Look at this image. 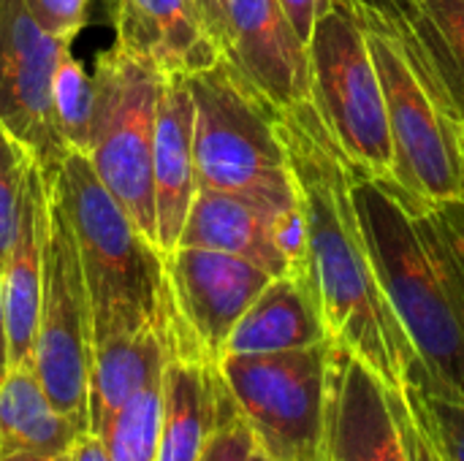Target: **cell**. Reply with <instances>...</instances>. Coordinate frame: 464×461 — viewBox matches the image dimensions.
<instances>
[{"label":"cell","instance_id":"6da1fadb","mask_svg":"<svg viewBox=\"0 0 464 461\" xmlns=\"http://www.w3.org/2000/svg\"><path fill=\"white\" fill-rule=\"evenodd\" d=\"M277 130L304 217V280L332 345L362 361L392 391H427V372L383 293L367 247L353 196L356 171L310 98L280 109Z\"/></svg>","mask_w":464,"mask_h":461},{"label":"cell","instance_id":"7a4b0ae2","mask_svg":"<svg viewBox=\"0 0 464 461\" xmlns=\"http://www.w3.org/2000/svg\"><path fill=\"white\" fill-rule=\"evenodd\" d=\"M359 220L424 372L427 394L464 402V198L421 201L356 174Z\"/></svg>","mask_w":464,"mask_h":461},{"label":"cell","instance_id":"3957f363","mask_svg":"<svg viewBox=\"0 0 464 461\" xmlns=\"http://www.w3.org/2000/svg\"><path fill=\"white\" fill-rule=\"evenodd\" d=\"M54 185L76 236L95 348L158 321L166 291L158 245L120 206L82 152H65Z\"/></svg>","mask_w":464,"mask_h":461},{"label":"cell","instance_id":"277c9868","mask_svg":"<svg viewBox=\"0 0 464 461\" xmlns=\"http://www.w3.org/2000/svg\"><path fill=\"white\" fill-rule=\"evenodd\" d=\"M188 87L196 187L237 193L275 209L296 206L299 196L277 130V109L226 57L188 76Z\"/></svg>","mask_w":464,"mask_h":461},{"label":"cell","instance_id":"5b68a950","mask_svg":"<svg viewBox=\"0 0 464 461\" xmlns=\"http://www.w3.org/2000/svg\"><path fill=\"white\" fill-rule=\"evenodd\" d=\"M332 356L334 345L326 340L310 348L218 361L256 446L275 461H324Z\"/></svg>","mask_w":464,"mask_h":461},{"label":"cell","instance_id":"8992f818","mask_svg":"<svg viewBox=\"0 0 464 461\" xmlns=\"http://www.w3.org/2000/svg\"><path fill=\"white\" fill-rule=\"evenodd\" d=\"M163 73L117 43L92 71L95 106L84 158L98 179L155 242L152 144Z\"/></svg>","mask_w":464,"mask_h":461},{"label":"cell","instance_id":"52a82bcc","mask_svg":"<svg viewBox=\"0 0 464 461\" xmlns=\"http://www.w3.org/2000/svg\"><path fill=\"white\" fill-rule=\"evenodd\" d=\"M310 103L356 174L386 179L392 139L386 98L362 22L340 3L313 27L307 41Z\"/></svg>","mask_w":464,"mask_h":461},{"label":"cell","instance_id":"ba28073f","mask_svg":"<svg viewBox=\"0 0 464 461\" xmlns=\"http://www.w3.org/2000/svg\"><path fill=\"white\" fill-rule=\"evenodd\" d=\"M92 356L95 342L90 293L82 272L76 236L52 171L49 231L44 247L33 370L57 413L71 418L79 432H87V380L92 370Z\"/></svg>","mask_w":464,"mask_h":461},{"label":"cell","instance_id":"9c48e42d","mask_svg":"<svg viewBox=\"0 0 464 461\" xmlns=\"http://www.w3.org/2000/svg\"><path fill=\"white\" fill-rule=\"evenodd\" d=\"M364 30L386 98L392 139L386 182L421 201L464 198V125L435 103L389 35Z\"/></svg>","mask_w":464,"mask_h":461},{"label":"cell","instance_id":"30bf717a","mask_svg":"<svg viewBox=\"0 0 464 461\" xmlns=\"http://www.w3.org/2000/svg\"><path fill=\"white\" fill-rule=\"evenodd\" d=\"M68 46L44 30L30 0H0V120L49 174L68 152L52 111V76Z\"/></svg>","mask_w":464,"mask_h":461},{"label":"cell","instance_id":"8fae6325","mask_svg":"<svg viewBox=\"0 0 464 461\" xmlns=\"http://www.w3.org/2000/svg\"><path fill=\"white\" fill-rule=\"evenodd\" d=\"M163 269L177 318L215 361H220L237 321L275 277L247 258L185 245L163 253Z\"/></svg>","mask_w":464,"mask_h":461},{"label":"cell","instance_id":"7c38bea8","mask_svg":"<svg viewBox=\"0 0 464 461\" xmlns=\"http://www.w3.org/2000/svg\"><path fill=\"white\" fill-rule=\"evenodd\" d=\"M400 391L334 348L324 461H413L400 427Z\"/></svg>","mask_w":464,"mask_h":461},{"label":"cell","instance_id":"4fadbf2b","mask_svg":"<svg viewBox=\"0 0 464 461\" xmlns=\"http://www.w3.org/2000/svg\"><path fill=\"white\" fill-rule=\"evenodd\" d=\"M226 60L277 111L310 98L307 46L277 0H226Z\"/></svg>","mask_w":464,"mask_h":461},{"label":"cell","instance_id":"5bb4252c","mask_svg":"<svg viewBox=\"0 0 464 461\" xmlns=\"http://www.w3.org/2000/svg\"><path fill=\"white\" fill-rule=\"evenodd\" d=\"M359 22L389 35L435 103L464 125V0H421Z\"/></svg>","mask_w":464,"mask_h":461},{"label":"cell","instance_id":"9a60e30c","mask_svg":"<svg viewBox=\"0 0 464 461\" xmlns=\"http://www.w3.org/2000/svg\"><path fill=\"white\" fill-rule=\"evenodd\" d=\"M46 231H49V174L33 158L24 174L14 239L5 258L0 261V285H3L5 334H8V370L33 367Z\"/></svg>","mask_w":464,"mask_h":461},{"label":"cell","instance_id":"2e32d148","mask_svg":"<svg viewBox=\"0 0 464 461\" xmlns=\"http://www.w3.org/2000/svg\"><path fill=\"white\" fill-rule=\"evenodd\" d=\"M117 46L163 76H193L223 52L207 33L193 0H117Z\"/></svg>","mask_w":464,"mask_h":461},{"label":"cell","instance_id":"e0dca14e","mask_svg":"<svg viewBox=\"0 0 464 461\" xmlns=\"http://www.w3.org/2000/svg\"><path fill=\"white\" fill-rule=\"evenodd\" d=\"M155 245L160 253L177 247L190 201L196 196L193 166V98L185 76H166L152 144Z\"/></svg>","mask_w":464,"mask_h":461},{"label":"cell","instance_id":"ac0fdd59","mask_svg":"<svg viewBox=\"0 0 464 461\" xmlns=\"http://www.w3.org/2000/svg\"><path fill=\"white\" fill-rule=\"evenodd\" d=\"M288 209H275L237 193L196 187L177 245L231 253L258 264L275 277L291 274L288 261L277 247V223Z\"/></svg>","mask_w":464,"mask_h":461},{"label":"cell","instance_id":"d6986e66","mask_svg":"<svg viewBox=\"0 0 464 461\" xmlns=\"http://www.w3.org/2000/svg\"><path fill=\"white\" fill-rule=\"evenodd\" d=\"M326 340L329 334L310 283L302 274H277L237 321L223 356L296 351Z\"/></svg>","mask_w":464,"mask_h":461},{"label":"cell","instance_id":"ffe728a7","mask_svg":"<svg viewBox=\"0 0 464 461\" xmlns=\"http://www.w3.org/2000/svg\"><path fill=\"white\" fill-rule=\"evenodd\" d=\"M163 364L166 334L160 315L141 331L95 348L87 380V432L101 437L141 389L160 380Z\"/></svg>","mask_w":464,"mask_h":461},{"label":"cell","instance_id":"44dd1931","mask_svg":"<svg viewBox=\"0 0 464 461\" xmlns=\"http://www.w3.org/2000/svg\"><path fill=\"white\" fill-rule=\"evenodd\" d=\"M79 427L57 413L33 367H11L0 383V454H71Z\"/></svg>","mask_w":464,"mask_h":461},{"label":"cell","instance_id":"7402d4cb","mask_svg":"<svg viewBox=\"0 0 464 461\" xmlns=\"http://www.w3.org/2000/svg\"><path fill=\"white\" fill-rule=\"evenodd\" d=\"M92 106H95L92 73H87V68L71 54L68 46L60 54L52 76V111L65 149H76L82 155L87 152Z\"/></svg>","mask_w":464,"mask_h":461},{"label":"cell","instance_id":"603a6c76","mask_svg":"<svg viewBox=\"0 0 464 461\" xmlns=\"http://www.w3.org/2000/svg\"><path fill=\"white\" fill-rule=\"evenodd\" d=\"M158 437H160V380L141 389L101 435L111 461H158Z\"/></svg>","mask_w":464,"mask_h":461},{"label":"cell","instance_id":"cb8c5ba5","mask_svg":"<svg viewBox=\"0 0 464 461\" xmlns=\"http://www.w3.org/2000/svg\"><path fill=\"white\" fill-rule=\"evenodd\" d=\"M416 424L435 446L440 461H464V402L408 389L402 391Z\"/></svg>","mask_w":464,"mask_h":461},{"label":"cell","instance_id":"d4e9b609","mask_svg":"<svg viewBox=\"0 0 464 461\" xmlns=\"http://www.w3.org/2000/svg\"><path fill=\"white\" fill-rule=\"evenodd\" d=\"M30 160H33V152L24 144H19L5 128V122L0 120V261L5 258L11 239H14L24 174H27Z\"/></svg>","mask_w":464,"mask_h":461},{"label":"cell","instance_id":"484cf974","mask_svg":"<svg viewBox=\"0 0 464 461\" xmlns=\"http://www.w3.org/2000/svg\"><path fill=\"white\" fill-rule=\"evenodd\" d=\"M253 448H256V437L237 410L215 429L198 461H250Z\"/></svg>","mask_w":464,"mask_h":461},{"label":"cell","instance_id":"4316f807","mask_svg":"<svg viewBox=\"0 0 464 461\" xmlns=\"http://www.w3.org/2000/svg\"><path fill=\"white\" fill-rule=\"evenodd\" d=\"M277 3H280V8L285 11L288 22L294 24L296 35L304 41V46H307V41H310V35H313L315 22H318L329 8L337 5V0H277Z\"/></svg>","mask_w":464,"mask_h":461},{"label":"cell","instance_id":"83f0119b","mask_svg":"<svg viewBox=\"0 0 464 461\" xmlns=\"http://www.w3.org/2000/svg\"><path fill=\"white\" fill-rule=\"evenodd\" d=\"M400 427H402V437L408 443V451H411V459L413 461H440L435 446L430 443V437L421 432V427L416 424L405 397L400 399Z\"/></svg>","mask_w":464,"mask_h":461},{"label":"cell","instance_id":"f1b7e54d","mask_svg":"<svg viewBox=\"0 0 464 461\" xmlns=\"http://www.w3.org/2000/svg\"><path fill=\"white\" fill-rule=\"evenodd\" d=\"M207 33L212 35V41L218 43V49L226 57V46H228V8L226 0H193Z\"/></svg>","mask_w":464,"mask_h":461},{"label":"cell","instance_id":"f546056e","mask_svg":"<svg viewBox=\"0 0 464 461\" xmlns=\"http://www.w3.org/2000/svg\"><path fill=\"white\" fill-rule=\"evenodd\" d=\"M345 11H351L356 19H383L392 16L408 5H416L421 0H337Z\"/></svg>","mask_w":464,"mask_h":461},{"label":"cell","instance_id":"4dcf8cb0","mask_svg":"<svg viewBox=\"0 0 464 461\" xmlns=\"http://www.w3.org/2000/svg\"><path fill=\"white\" fill-rule=\"evenodd\" d=\"M71 461H111L109 459V451L103 446V440L98 435H90V432H82L71 448Z\"/></svg>","mask_w":464,"mask_h":461},{"label":"cell","instance_id":"1f68e13d","mask_svg":"<svg viewBox=\"0 0 464 461\" xmlns=\"http://www.w3.org/2000/svg\"><path fill=\"white\" fill-rule=\"evenodd\" d=\"M8 375V334H5V307H3V285H0V383Z\"/></svg>","mask_w":464,"mask_h":461},{"label":"cell","instance_id":"d6a6232c","mask_svg":"<svg viewBox=\"0 0 464 461\" xmlns=\"http://www.w3.org/2000/svg\"><path fill=\"white\" fill-rule=\"evenodd\" d=\"M0 461H71V454H60V456H38V454H0Z\"/></svg>","mask_w":464,"mask_h":461},{"label":"cell","instance_id":"836d02e7","mask_svg":"<svg viewBox=\"0 0 464 461\" xmlns=\"http://www.w3.org/2000/svg\"><path fill=\"white\" fill-rule=\"evenodd\" d=\"M250 461H275V459H272L269 454H264V451L256 446V448H253V454H250Z\"/></svg>","mask_w":464,"mask_h":461},{"label":"cell","instance_id":"e575fe53","mask_svg":"<svg viewBox=\"0 0 464 461\" xmlns=\"http://www.w3.org/2000/svg\"><path fill=\"white\" fill-rule=\"evenodd\" d=\"M103 5H106L109 16H114V11H117V0H103Z\"/></svg>","mask_w":464,"mask_h":461}]
</instances>
